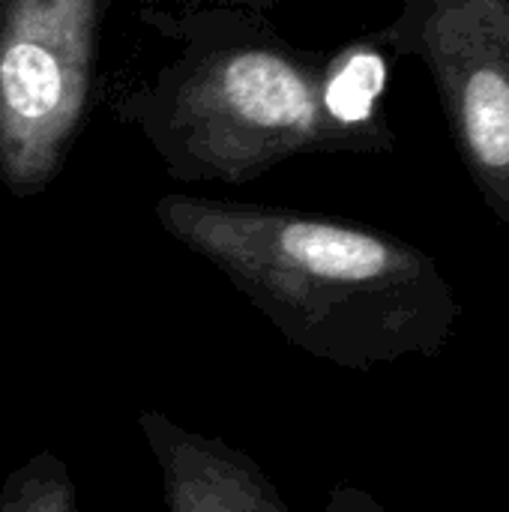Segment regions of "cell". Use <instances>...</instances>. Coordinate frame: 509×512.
<instances>
[{"instance_id":"1","label":"cell","mask_w":509,"mask_h":512,"mask_svg":"<svg viewBox=\"0 0 509 512\" xmlns=\"http://www.w3.org/2000/svg\"><path fill=\"white\" fill-rule=\"evenodd\" d=\"M159 228L216 267L297 351L351 372L441 357L462 303L441 267L387 231L285 207L168 192Z\"/></svg>"},{"instance_id":"2","label":"cell","mask_w":509,"mask_h":512,"mask_svg":"<svg viewBox=\"0 0 509 512\" xmlns=\"http://www.w3.org/2000/svg\"><path fill=\"white\" fill-rule=\"evenodd\" d=\"M174 51L114 96L168 177L243 186L303 153H375L330 102L333 54L288 42L264 12L147 6Z\"/></svg>"},{"instance_id":"3","label":"cell","mask_w":509,"mask_h":512,"mask_svg":"<svg viewBox=\"0 0 509 512\" xmlns=\"http://www.w3.org/2000/svg\"><path fill=\"white\" fill-rule=\"evenodd\" d=\"M108 0H0V183L45 192L87 117Z\"/></svg>"},{"instance_id":"4","label":"cell","mask_w":509,"mask_h":512,"mask_svg":"<svg viewBox=\"0 0 509 512\" xmlns=\"http://www.w3.org/2000/svg\"><path fill=\"white\" fill-rule=\"evenodd\" d=\"M381 36L426 63L471 183L509 225V0H402Z\"/></svg>"},{"instance_id":"5","label":"cell","mask_w":509,"mask_h":512,"mask_svg":"<svg viewBox=\"0 0 509 512\" xmlns=\"http://www.w3.org/2000/svg\"><path fill=\"white\" fill-rule=\"evenodd\" d=\"M135 423L159 468L165 512H291L264 468L228 441L156 408H141Z\"/></svg>"},{"instance_id":"6","label":"cell","mask_w":509,"mask_h":512,"mask_svg":"<svg viewBox=\"0 0 509 512\" xmlns=\"http://www.w3.org/2000/svg\"><path fill=\"white\" fill-rule=\"evenodd\" d=\"M0 512H84L66 462L39 450L0 486Z\"/></svg>"},{"instance_id":"7","label":"cell","mask_w":509,"mask_h":512,"mask_svg":"<svg viewBox=\"0 0 509 512\" xmlns=\"http://www.w3.org/2000/svg\"><path fill=\"white\" fill-rule=\"evenodd\" d=\"M324 512H390L372 492L360 489V486H333L327 495V507Z\"/></svg>"},{"instance_id":"8","label":"cell","mask_w":509,"mask_h":512,"mask_svg":"<svg viewBox=\"0 0 509 512\" xmlns=\"http://www.w3.org/2000/svg\"><path fill=\"white\" fill-rule=\"evenodd\" d=\"M153 6H219V9H249V12H267L288 0H150Z\"/></svg>"}]
</instances>
